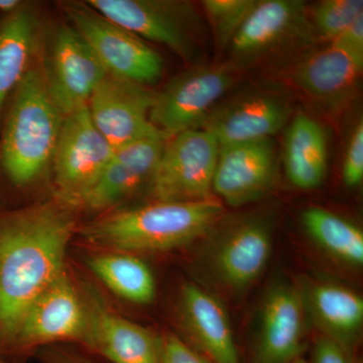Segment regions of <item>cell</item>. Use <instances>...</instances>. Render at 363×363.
Instances as JSON below:
<instances>
[{"label": "cell", "instance_id": "1", "mask_svg": "<svg viewBox=\"0 0 363 363\" xmlns=\"http://www.w3.org/2000/svg\"><path fill=\"white\" fill-rule=\"evenodd\" d=\"M75 207L56 199L0 216V353L7 354L26 312L65 271Z\"/></svg>", "mask_w": 363, "mask_h": 363}, {"label": "cell", "instance_id": "2", "mask_svg": "<svg viewBox=\"0 0 363 363\" xmlns=\"http://www.w3.org/2000/svg\"><path fill=\"white\" fill-rule=\"evenodd\" d=\"M213 198L198 202L155 201L112 211L80 229L90 245L128 253L164 252L184 247L209 231L223 215Z\"/></svg>", "mask_w": 363, "mask_h": 363}, {"label": "cell", "instance_id": "3", "mask_svg": "<svg viewBox=\"0 0 363 363\" xmlns=\"http://www.w3.org/2000/svg\"><path fill=\"white\" fill-rule=\"evenodd\" d=\"M64 117L43 69L32 67L13 91L0 140L2 169L16 186L37 180L51 164Z\"/></svg>", "mask_w": 363, "mask_h": 363}, {"label": "cell", "instance_id": "4", "mask_svg": "<svg viewBox=\"0 0 363 363\" xmlns=\"http://www.w3.org/2000/svg\"><path fill=\"white\" fill-rule=\"evenodd\" d=\"M64 9L71 26L108 75L147 87L161 79L164 59L145 40L109 21L87 2H67Z\"/></svg>", "mask_w": 363, "mask_h": 363}, {"label": "cell", "instance_id": "5", "mask_svg": "<svg viewBox=\"0 0 363 363\" xmlns=\"http://www.w3.org/2000/svg\"><path fill=\"white\" fill-rule=\"evenodd\" d=\"M219 149L216 138L203 128L184 131L169 138L150 182L155 201L212 199Z\"/></svg>", "mask_w": 363, "mask_h": 363}, {"label": "cell", "instance_id": "6", "mask_svg": "<svg viewBox=\"0 0 363 363\" xmlns=\"http://www.w3.org/2000/svg\"><path fill=\"white\" fill-rule=\"evenodd\" d=\"M113 154L111 143L93 123L87 106L64 117L52 161L57 199L81 206Z\"/></svg>", "mask_w": 363, "mask_h": 363}, {"label": "cell", "instance_id": "7", "mask_svg": "<svg viewBox=\"0 0 363 363\" xmlns=\"http://www.w3.org/2000/svg\"><path fill=\"white\" fill-rule=\"evenodd\" d=\"M233 82V74L225 66L189 71L156 94L150 123L168 138L200 128Z\"/></svg>", "mask_w": 363, "mask_h": 363}, {"label": "cell", "instance_id": "8", "mask_svg": "<svg viewBox=\"0 0 363 363\" xmlns=\"http://www.w3.org/2000/svg\"><path fill=\"white\" fill-rule=\"evenodd\" d=\"M92 9L143 40L167 45L184 59L193 55L197 18L188 2L89 0Z\"/></svg>", "mask_w": 363, "mask_h": 363}, {"label": "cell", "instance_id": "9", "mask_svg": "<svg viewBox=\"0 0 363 363\" xmlns=\"http://www.w3.org/2000/svg\"><path fill=\"white\" fill-rule=\"evenodd\" d=\"M89 327L88 305L64 272L33 301L21 320L9 354H21L55 341L85 343Z\"/></svg>", "mask_w": 363, "mask_h": 363}, {"label": "cell", "instance_id": "10", "mask_svg": "<svg viewBox=\"0 0 363 363\" xmlns=\"http://www.w3.org/2000/svg\"><path fill=\"white\" fill-rule=\"evenodd\" d=\"M43 72L50 94L64 116L87 106L107 75L89 45L72 26L57 28Z\"/></svg>", "mask_w": 363, "mask_h": 363}, {"label": "cell", "instance_id": "11", "mask_svg": "<svg viewBox=\"0 0 363 363\" xmlns=\"http://www.w3.org/2000/svg\"><path fill=\"white\" fill-rule=\"evenodd\" d=\"M155 97L147 86L107 74L93 92L88 111L97 130L116 150L150 136L164 135L150 121Z\"/></svg>", "mask_w": 363, "mask_h": 363}, {"label": "cell", "instance_id": "12", "mask_svg": "<svg viewBox=\"0 0 363 363\" xmlns=\"http://www.w3.org/2000/svg\"><path fill=\"white\" fill-rule=\"evenodd\" d=\"M250 363H292L306 350L307 315L300 291L276 284L267 291Z\"/></svg>", "mask_w": 363, "mask_h": 363}, {"label": "cell", "instance_id": "13", "mask_svg": "<svg viewBox=\"0 0 363 363\" xmlns=\"http://www.w3.org/2000/svg\"><path fill=\"white\" fill-rule=\"evenodd\" d=\"M276 173L277 152L272 138L223 145L219 149L213 192L230 206H242L264 197Z\"/></svg>", "mask_w": 363, "mask_h": 363}, {"label": "cell", "instance_id": "14", "mask_svg": "<svg viewBox=\"0 0 363 363\" xmlns=\"http://www.w3.org/2000/svg\"><path fill=\"white\" fill-rule=\"evenodd\" d=\"M168 140L164 135L150 136L114 150L111 162L81 206L107 211L150 185Z\"/></svg>", "mask_w": 363, "mask_h": 363}, {"label": "cell", "instance_id": "15", "mask_svg": "<svg viewBox=\"0 0 363 363\" xmlns=\"http://www.w3.org/2000/svg\"><path fill=\"white\" fill-rule=\"evenodd\" d=\"M271 226L252 219L224 234L210 257V267L219 281L240 292L252 286L266 269L271 257Z\"/></svg>", "mask_w": 363, "mask_h": 363}, {"label": "cell", "instance_id": "16", "mask_svg": "<svg viewBox=\"0 0 363 363\" xmlns=\"http://www.w3.org/2000/svg\"><path fill=\"white\" fill-rule=\"evenodd\" d=\"M181 319L196 351L211 363H240L230 318L224 305L201 286H182Z\"/></svg>", "mask_w": 363, "mask_h": 363}, {"label": "cell", "instance_id": "17", "mask_svg": "<svg viewBox=\"0 0 363 363\" xmlns=\"http://www.w3.org/2000/svg\"><path fill=\"white\" fill-rule=\"evenodd\" d=\"M363 55L329 43L296 66L293 79L301 90L326 106L342 105L357 90Z\"/></svg>", "mask_w": 363, "mask_h": 363}, {"label": "cell", "instance_id": "18", "mask_svg": "<svg viewBox=\"0 0 363 363\" xmlns=\"http://www.w3.org/2000/svg\"><path fill=\"white\" fill-rule=\"evenodd\" d=\"M290 104L274 94L252 95L212 111L201 128L216 138L219 147L271 138L291 116Z\"/></svg>", "mask_w": 363, "mask_h": 363}, {"label": "cell", "instance_id": "19", "mask_svg": "<svg viewBox=\"0 0 363 363\" xmlns=\"http://www.w3.org/2000/svg\"><path fill=\"white\" fill-rule=\"evenodd\" d=\"M307 319L321 336L355 352L363 326V298L331 281H309L300 289Z\"/></svg>", "mask_w": 363, "mask_h": 363}, {"label": "cell", "instance_id": "20", "mask_svg": "<svg viewBox=\"0 0 363 363\" xmlns=\"http://www.w3.org/2000/svg\"><path fill=\"white\" fill-rule=\"evenodd\" d=\"M85 345L111 363H161L162 337L95 303Z\"/></svg>", "mask_w": 363, "mask_h": 363}, {"label": "cell", "instance_id": "21", "mask_svg": "<svg viewBox=\"0 0 363 363\" xmlns=\"http://www.w3.org/2000/svg\"><path fill=\"white\" fill-rule=\"evenodd\" d=\"M286 175L294 186L312 190L323 184L328 167V145L321 124L298 113L286 130L284 147Z\"/></svg>", "mask_w": 363, "mask_h": 363}, {"label": "cell", "instance_id": "22", "mask_svg": "<svg viewBox=\"0 0 363 363\" xmlns=\"http://www.w3.org/2000/svg\"><path fill=\"white\" fill-rule=\"evenodd\" d=\"M39 28L37 14L26 4L0 21V116L9 94L32 68Z\"/></svg>", "mask_w": 363, "mask_h": 363}, {"label": "cell", "instance_id": "23", "mask_svg": "<svg viewBox=\"0 0 363 363\" xmlns=\"http://www.w3.org/2000/svg\"><path fill=\"white\" fill-rule=\"evenodd\" d=\"M305 4L298 0L257 1L231 40V52L238 58L253 57L271 49L303 20Z\"/></svg>", "mask_w": 363, "mask_h": 363}, {"label": "cell", "instance_id": "24", "mask_svg": "<svg viewBox=\"0 0 363 363\" xmlns=\"http://www.w3.org/2000/svg\"><path fill=\"white\" fill-rule=\"evenodd\" d=\"M88 266L109 290L128 302L147 305L156 297L154 274L133 253H101L91 257Z\"/></svg>", "mask_w": 363, "mask_h": 363}, {"label": "cell", "instance_id": "25", "mask_svg": "<svg viewBox=\"0 0 363 363\" xmlns=\"http://www.w3.org/2000/svg\"><path fill=\"white\" fill-rule=\"evenodd\" d=\"M302 224L313 242L334 259L359 267L363 264V233L352 222L321 207H310Z\"/></svg>", "mask_w": 363, "mask_h": 363}, {"label": "cell", "instance_id": "26", "mask_svg": "<svg viewBox=\"0 0 363 363\" xmlns=\"http://www.w3.org/2000/svg\"><path fill=\"white\" fill-rule=\"evenodd\" d=\"M362 14V0H324L313 9L311 23L320 39L331 43Z\"/></svg>", "mask_w": 363, "mask_h": 363}, {"label": "cell", "instance_id": "27", "mask_svg": "<svg viewBox=\"0 0 363 363\" xmlns=\"http://www.w3.org/2000/svg\"><path fill=\"white\" fill-rule=\"evenodd\" d=\"M257 4L255 0H204L202 6L215 40L222 48L230 45L234 35Z\"/></svg>", "mask_w": 363, "mask_h": 363}, {"label": "cell", "instance_id": "28", "mask_svg": "<svg viewBox=\"0 0 363 363\" xmlns=\"http://www.w3.org/2000/svg\"><path fill=\"white\" fill-rule=\"evenodd\" d=\"M342 179L348 188H357L363 180V123L353 130L344 157Z\"/></svg>", "mask_w": 363, "mask_h": 363}, {"label": "cell", "instance_id": "29", "mask_svg": "<svg viewBox=\"0 0 363 363\" xmlns=\"http://www.w3.org/2000/svg\"><path fill=\"white\" fill-rule=\"evenodd\" d=\"M161 363H211L175 334L162 337Z\"/></svg>", "mask_w": 363, "mask_h": 363}, {"label": "cell", "instance_id": "30", "mask_svg": "<svg viewBox=\"0 0 363 363\" xmlns=\"http://www.w3.org/2000/svg\"><path fill=\"white\" fill-rule=\"evenodd\" d=\"M309 363H358L355 352L350 351L331 339L320 335L313 345Z\"/></svg>", "mask_w": 363, "mask_h": 363}, {"label": "cell", "instance_id": "31", "mask_svg": "<svg viewBox=\"0 0 363 363\" xmlns=\"http://www.w3.org/2000/svg\"><path fill=\"white\" fill-rule=\"evenodd\" d=\"M331 43H335L351 52L363 55V14L358 16L340 37Z\"/></svg>", "mask_w": 363, "mask_h": 363}, {"label": "cell", "instance_id": "32", "mask_svg": "<svg viewBox=\"0 0 363 363\" xmlns=\"http://www.w3.org/2000/svg\"><path fill=\"white\" fill-rule=\"evenodd\" d=\"M47 363H95L73 355L56 354L47 358Z\"/></svg>", "mask_w": 363, "mask_h": 363}, {"label": "cell", "instance_id": "33", "mask_svg": "<svg viewBox=\"0 0 363 363\" xmlns=\"http://www.w3.org/2000/svg\"><path fill=\"white\" fill-rule=\"evenodd\" d=\"M21 6L18 0H0V13H9Z\"/></svg>", "mask_w": 363, "mask_h": 363}, {"label": "cell", "instance_id": "34", "mask_svg": "<svg viewBox=\"0 0 363 363\" xmlns=\"http://www.w3.org/2000/svg\"><path fill=\"white\" fill-rule=\"evenodd\" d=\"M292 363H309L307 359H305L304 357H298L297 359L294 360Z\"/></svg>", "mask_w": 363, "mask_h": 363}, {"label": "cell", "instance_id": "35", "mask_svg": "<svg viewBox=\"0 0 363 363\" xmlns=\"http://www.w3.org/2000/svg\"><path fill=\"white\" fill-rule=\"evenodd\" d=\"M0 363H7V362H4V360H2L1 358H0Z\"/></svg>", "mask_w": 363, "mask_h": 363}]
</instances>
